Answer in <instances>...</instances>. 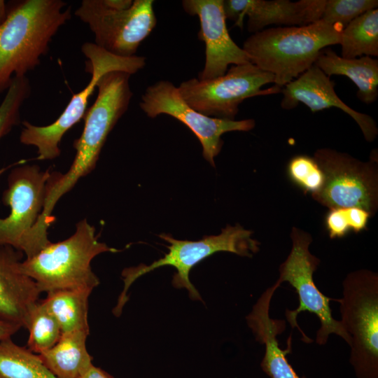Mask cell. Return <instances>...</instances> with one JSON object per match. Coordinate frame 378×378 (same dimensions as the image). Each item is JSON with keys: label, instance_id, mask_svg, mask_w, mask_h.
Wrapping results in <instances>:
<instances>
[{"label": "cell", "instance_id": "cell-17", "mask_svg": "<svg viewBox=\"0 0 378 378\" xmlns=\"http://www.w3.org/2000/svg\"><path fill=\"white\" fill-rule=\"evenodd\" d=\"M22 255L12 246H0V319L26 328L41 292L22 272Z\"/></svg>", "mask_w": 378, "mask_h": 378}, {"label": "cell", "instance_id": "cell-18", "mask_svg": "<svg viewBox=\"0 0 378 378\" xmlns=\"http://www.w3.org/2000/svg\"><path fill=\"white\" fill-rule=\"evenodd\" d=\"M279 287L274 283L261 295L246 316V322L256 341L265 346L260 366L267 375L270 378H305L297 374L286 358L292 351V336L288 337L286 349L279 346L277 335L285 330V321L272 318L270 315L271 300Z\"/></svg>", "mask_w": 378, "mask_h": 378}, {"label": "cell", "instance_id": "cell-12", "mask_svg": "<svg viewBox=\"0 0 378 378\" xmlns=\"http://www.w3.org/2000/svg\"><path fill=\"white\" fill-rule=\"evenodd\" d=\"M153 3L134 0L130 8L117 10L103 0H83L74 14L88 24L97 46L114 55L131 57L156 26Z\"/></svg>", "mask_w": 378, "mask_h": 378}, {"label": "cell", "instance_id": "cell-10", "mask_svg": "<svg viewBox=\"0 0 378 378\" xmlns=\"http://www.w3.org/2000/svg\"><path fill=\"white\" fill-rule=\"evenodd\" d=\"M313 158L324 175L312 197L329 209L358 207L374 216L378 208L377 153L362 162L332 148L318 149Z\"/></svg>", "mask_w": 378, "mask_h": 378}, {"label": "cell", "instance_id": "cell-8", "mask_svg": "<svg viewBox=\"0 0 378 378\" xmlns=\"http://www.w3.org/2000/svg\"><path fill=\"white\" fill-rule=\"evenodd\" d=\"M81 50L88 59L86 71L91 74L88 84L79 92L74 94L59 118L46 126L34 125L23 121L20 141L37 148L38 160H51L60 155L59 144L64 134L83 118L90 97L97 88L99 78L111 71L135 74L146 64V58L139 56L122 57L114 55L94 43L85 42Z\"/></svg>", "mask_w": 378, "mask_h": 378}, {"label": "cell", "instance_id": "cell-15", "mask_svg": "<svg viewBox=\"0 0 378 378\" xmlns=\"http://www.w3.org/2000/svg\"><path fill=\"white\" fill-rule=\"evenodd\" d=\"M326 0H225L223 10L226 20L243 27L248 16L247 28L255 33L268 25L303 26L318 22Z\"/></svg>", "mask_w": 378, "mask_h": 378}, {"label": "cell", "instance_id": "cell-28", "mask_svg": "<svg viewBox=\"0 0 378 378\" xmlns=\"http://www.w3.org/2000/svg\"><path fill=\"white\" fill-rule=\"evenodd\" d=\"M287 170L292 181L312 194L318 191L323 184V173L315 160L309 156L299 155L293 157Z\"/></svg>", "mask_w": 378, "mask_h": 378}, {"label": "cell", "instance_id": "cell-7", "mask_svg": "<svg viewBox=\"0 0 378 378\" xmlns=\"http://www.w3.org/2000/svg\"><path fill=\"white\" fill-rule=\"evenodd\" d=\"M341 322L351 337L349 361L358 378H378V274H348L342 282Z\"/></svg>", "mask_w": 378, "mask_h": 378}, {"label": "cell", "instance_id": "cell-4", "mask_svg": "<svg viewBox=\"0 0 378 378\" xmlns=\"http://www.w3.org/2000/svg\"><path fill=\"white\" fill-rule=\"evenodd\" d=\"M118 250L100 242L95 228L84 218L77 223L69 238L50 242L36 255L21 262L22 272L31 278L40 291L92 290L99 284L91 267L92 259L104 252Z\"/></svg>", "mask_w": 378, "mask_h": 378}, {"label": "cell", "instance_id": "cell-16", "mask_svg": "<svg viewBox=\"0 0 378 378\" xmlns=\"http://www.w3.org/2000/svg\"><path fill=\"white\" fill-rule=\"evenodd\" d=\"M334 86L335 83L330 77L314 64L281 88L284 96L281 106L284 109L290 110L301 102L312 112L332 107L338 108L356 121L368 141H374L378 134L374 120L344 103L337 96Z\"/></svg>", "mask_w": 378, "mask_h": 378}, {"label": "cell", "instance_id": "cell-27", "mask_svg": "<svg viewBox=\"0 0 378 378\" xmlns=\"http://www.w3.org/2000/svg\"><path fill=\"white\" fill-rule=\"evenodd\" d=\"M371 215L358 207L330 209L326 217V227L331 239L344 237L350 230L356 233L366 227Z\"/></svg>", "mask_w": 378, "mask_h": 378}, {"label": "cell", "instance_id": "cell-11", "mask_svg": "<svg viewBox=\"0 0 378 378\" xmlns=\"http://www.w3.org/2000/svg\"><path fill=\"white\" fill-rule=\"evenodd\" d=\"M274 83V76L248 62L232 65L220 77L201 80L183 81L178 90L183 99L193 109L206 116L234 120L239 106L244 100L262 95L276 94L278 86L262 90Z\"/></svg>", "mask_w": 378, "mask_h": 378}, {"label": "cell", "instance_id": "cell-1", "mask_svg": "<svg viewBox=\"0 0 378 378\" xmlns=\"http://www.w3.org/2000/svg\"><path fill=\"white\" fill-rule=\"evenodd\" d=\"M71 10L62 0H24L8 8L0 25V93L13 78L26 76L39 65Z\"/></svg>", "mask_w": 378, "mask_h": 378}, {"label": "cell", "instance_id": "cell-2", "mask_svg": "<svg viewBox=\"0 0 378 378\" xmlns=\"http://www.w3.org/2000/svg\"><path fill=\"white\" fill-rule=\"evenodd\" d=\"M130 76L124 71H111L99 78L95 102L86 110L83 132L73 144L76 155L69 169L64 174L52 172L43 218H52V212L59 200L95 168L108 134L130 105L133 95Z\"/></svg>", "mask_w": 378, "mask_h": 378}, {"label": "cell", "instance_id": "cell-9", "mask_svg": "<svg viewBox=\"0 0 378 378\" xmlns=\"http://www.w3.org/2000/svg\"><path fill=\"white\" fill-rule=\"evenodd\" d=\"M292 247L286 260L279 266V277L276 281L279 286L288 282L292 286L299 298V306L295 310H286V317L292 329L298 328L302 335V341L312 342L297 323L298 315L304 311L315 314L321 326L316 332V342L326 344L329 335L335 334L342 337L349 346L351 337L345 331L342 322L335 320L330 307L331 300H336L323 295L316 286L313 275L320 260L311 253L309 246L313 241L312 235L298 227H292L290 232Z\"/></svg>", "mask_w": 378, "mask_h": 378}, {"label": "cell", "instance_id": "cell-14", "mask_svg": "<svg viewBox=\"0 0 378 378\" xmlns=\"http://www.w3.org/2000/svg\"><path fill=\"white\" fill-rule=\"evenodd\" d=\"M183 10L200 20V40L205 44V63L198 75L201 80L223 76L230 64L250 62L243 48L230 37L223 10V0H184Z\"/></svg>", "mask_w": 378, "mask_h": 378}, {"label": "cell", "instance_id": "cell-3", "mask_svg": "<svg viewBox=\"0 0 378 378\" xmlns=\"http://www.w3.org/2000/svg\"><path fill=\"white\" fill-rule=\"evenodd\" d=\"M343 27L321 22L276 27L253 33L244 43L250 62L274 76L282 88L314 64L326 48L340 44Z\"/></svg>", "mask_w": 378, "mask_h": 378}, {"label": "cell", "instance_id": "cell-23", "mask_svg": "<svg viewBox=\"0 0 378 378\" xmlns=\"http://www.w3.org/2000/svg\"><path fill=\"white\" fill-rule=\"evenodd\" d=\"M0 378H55L38 354L8 337L0 341Z\"/></svg>", "mask_w": 378, "mask_h": 378}, {"label": "cell", "instance_id": "cell-31", "mask_svg": "<svg viewBox=\"0 0 378 378\" xmlns=\"http://www.w3.org/2000/svg\"><path fill=\"white\" fill-rule=\"evenodd\" d=\"M103 2L108 8L117 10L128 9L133 4L132 0H103Z\"/></svg>", "mask_w": 378, "mask_h": 378}, {"label": "cell", "instance_id": "cell-22", "mask_svg": "<svg viewBox=\"0 0 378 378\" xmlns=\"http://www.w3.org/2000/svg\"><path fill=\"white\" fill-rule=\"evenodd\" d=\"M342 57L378 56V9L368 10L350 22L342 31Z\"/></svg>", "mask_w": 378, "mask_h": 378}, {"label": "cell", "instance_id": "cell-26", "mask_svg": "<svg viewBox=\"0 0 378 378\" xmlns=\"http://www.w3.org/2000/svg\"><path fill=\"white\" fill-rule=\"evenodd\" d=\"M377 6V0H326L318 22L339 24L344 29L353 20Z\"/></svg>", "mask_w": 378, "mask_h": 378}, {"label": "cell", "instance_id": "cell-30", "mask_svg": "<svg viewBox=\"0 0 378 378\" xmlns=\"http://www.w3.org/2000/svg\"><path fill=\"white\" fill-rule=\"evenodd\" d=\"M80 378H114L107 372L92 364Z\"/></svg>", "mask_w": 378, "mask_h": 378}, {"label": "cell", "instance_id": "cell-6", "mask_svg": "<svg viewBox=\"0 0 378 378\" xmlns=\"http://www.w3.org/2000/svg\"><path fill=\"white\" fill-rule=\"evenodd\" d=\"M253 232L239 224L227 225L217 235L205 236L197 241L180 240L168 234L160 237L169 244L168 252L161 258L146 265L125 269L122 272L124 289L120 295L114 314L121 312L127 300V291L139 277L158 267L172 266L176 270L172 278V285L177 288H186L190 298L201 300V296L190 282V270L204 259L217 252H230L243 257L251 258L260 249V242L252 238Z\"/></svg>", "mask_w": 378, "mask_h": 378}, {"label": "cell", "instance_id": "cell-21", "mask_svg": "<svg viewBox=\"0 0 378 378\" xmlns=\"http://www.w3.org/2000/svg\"><path fill=\"white\" fill-rule=\"evenodd\" d=\"M88 290H62L47 293L42 301L56 318L62 333L82 331L89 334Z\"/></svg>", "mask_w": 378, "mask_h": 378}, {"label": "cell", "instance_id": "cell-25", "mask_svg": "<svg viewBox=\"0 0 378 378\" xmlns=\"http://www.w3.org/2000/svg\"><path fill=\"white\" fill-rule=\"evenodd\" d=\"M31 94L27 76L15 77L0 104V139L20 122V110Z\"/></svg>", "mask_w": 378, "mask_h": 378}, {"label": "cell", "instance_id": "cell-5", "mask_svg": "<svg viewBox=\"0 0 378 378\" xmlns=\"http://www.w3.org/2000/svg\"><path fill=\"white\" fill-rule=\"evenodd\" d=\"M51 174L36 164L17 167L10 172L1 197L10 213L0 218V246H12L27 258L51 242L48 230L52 223L42 218Z\"/></svg>", "mask_w": 378, "mask_h": 378}, {"label": "cell", "instance_id": "cell-20", "mask_svg": "<svg viewBox=\"0 0 378 378\" xmlns=\"http://www.w3.org/2000/svg\"><path fill=\"white\" fill-rule=\"evenodd\" d=\"M88 335L82 331L62 333L52 347L38 354L55 378H80L92 364L86 348Z\"/></svg>", "mask_w": 378, "mask_h": 378}, {"label": "cell", "instance_id": "cell-24", "mask_svg": "<svg viewBox=\"0 0 378 378\" xmlns=\"http://www.w3.org/2000/svg\"><path fill=\"white\" fill-rule=\"evenodd\" d=\"M26 328L29 331L27 348L36 354L52 347L62 335L56 318L42 300L31 312Z\"/></svg>", "mask_w": 378, "mask_h": 378}, {"label": "cell", "instance_id": "cell-13", "mask_svg": "<svg viewBox=\"0 0 378 378\" xmlns=\"http://www.w3.org/2000/svg\"><path fill=\"white\" fill-rule=\"evenodd\" d=\"M141 110L150 118L169 115L187 126L202 147V155L212 166L223 141L221 136L228 132L251 130L253 119L230 120L211 118L191 108L181 97L178 88L169 80H160L148 86L139 103Z\"/></svg>", "mask_w": 378, "mask_h": 378}, {"label": "cell", "instance_id": "cell-19", "mask_svg": "<svg viewBox=\"0 0 378 378\" xmlns=\"http://www.w3.org/2000/svg\"><path fill=\"white\" fill-rule=\"evenodd\" d=\"M314 64L326 75L344 76L357 87L358 98L366 104L376 101L378 97V60L369 56L346 59L332 49H323Z\"/></svg>", "mask_w": 378, "mask_h": 378}, {"label": "cell", "instance_id": "cell-29", "mask_svg": "<svg viewBox=\"0 0 378 378\" xmlns=\"http://www.w3.org/2000/svg\"><path fill=\"white\" fill-rule=\"evenodd\" d=\"M21 327L16 324L0 319V341L11 337Z\"/></svg>", "mask_w": 378, "mask_h": 378}, {"label": "cell", "instance_id": "cell-32", "mask_svg": "<svg viewBox=\"0 0 378 378\" xmlns=\"http://www.w3.org/2000/svg\"><path fill=\"white\" fill-rule=\"evenodd\" d=\"M8 13V6L4 0H0V25L4 22Z\"/></svg>", "mask_w": 378, "mask_h": 378}]
</instances>
